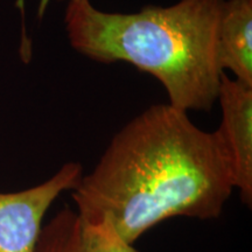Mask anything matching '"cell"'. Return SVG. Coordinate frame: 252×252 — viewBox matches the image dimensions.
I'll return each instance as SVG.
<instances>
[{"instance_id": "1", "label": "cell", "mask_w": 252, "mask_h": 252, "mask_svg": "<svg viewBox=\"0 0 252 252\" xmlns=\"http://www.w3.org/2000/svg\"><path fill=\"white\" fill-rule=\"evenodd\" d=\"M222 146L169 104L145 110L118 132L72 189L76 210L108 219L127 243L174 217L214 220L234 190Z\"/></svg>"}, {"instance_id": "2", "label": "cell", "mask_w": 252, "mask_h": 252, "mask_svg": "<svg viewBox=\"0 0 252 252\" xmlns=\"http://www.w3.org/2000/svg\"><path fill=\"white\" fill-rule=\"evenodd\" d=\"M224 0H180L137 13L99 11L90 0H69L65 30L72 48L102 63L125 61L165 88L169 105L209 111L224 71L217 31Z\"/></svg>"}, {"instance_id": "3", "label": "cell", "mask_w": 252, "mask_h": 252, "mask_svg": "<svg viewBox=\"0 0 252 252\" xmlns=\"http://www.w3.org/2000/svg\"><path fill=\"white\" fill-rule=\"evenodd\" d=\"M83 176L78 162L64 163L42 184L15 193H0V252H34L42 220L63 191Z\"/></svg>"}, {"instance_id": "4", "label": "cell", "mask_w": 252, "mask_h": 252, "mask_svg": "<svg viewBox=\"0 0 252 252\" xmlns=\"http://www.w3.org/2000/svg\"><path fill=\"white\" fill-rule=\"evenodd\" d=\"M217 100L222 121L215 131L228 159L234 188L242 202L252 204V87L223 74Z\"/></svg>"}, {"instance_id": "5", "label": "cell", "mask_w": 252, "mask_h": 252, "mask_svg": "<svg viewBox=\"0 0 252 252\" xmlns=\"http://www.w3.org/2000/svg\"><path fill=\"white\" fill-rule=\"evenodd\" d=\"M34 252H139L108 219L90 220L64 207L41 229Z\"/></svg>"}, {"instance_id": "6", "label": "cell", "mask_w": 252, "mask_h": 252, "mask_svg": "<svg viewBox=\"0 0 252 252\" xmlns=\"http://www.w3.org/2000/svg\"><path fill=\"white\" fill-rule=\"evenodd\" d=\"M217 58L223 71L252 87V0H224L217 31Z\"/></svg>"}, {"instance_id": "7", "label": "cell", "mask_w": 252, "mask_h": 252, "mask_svg": "<svg viewBox=\"0 0 252 252\" xmlns=\"http://www.w3.org/2000/svg\"><path fill=\"white\" fill-rule=\"evenodd\" d=\"M47 2H48V0H41V5H40V15L42 14L43 9L46 8V5ZM17 6L18 8L20 9L21 13L24 15V7H25V0H17Z\"/></svg>"}]
</instances>
